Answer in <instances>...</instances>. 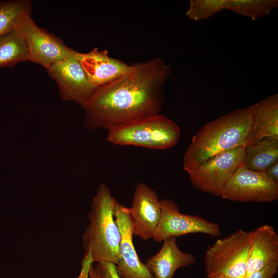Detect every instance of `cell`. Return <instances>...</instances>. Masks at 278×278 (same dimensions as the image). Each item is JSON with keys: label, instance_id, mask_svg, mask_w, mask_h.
<instances>
[{"label": "cell", "instance_id": "cell-25", "mask_svg": "<svg viewBox=\"0 0 278 278\" xmlns=\"http://www.w3.org/2000/svg\"><path fill=\"white\" fill-rule=\"evenodd\" d=\"M264 172L269 179L278 183V161L271 164Z\"/></svg>", "mask_w": 278, "mask_h": 278}, {"label": "cell", "instance_id": "cell-24", "mask_svg": "<svg viewBox=\"0 0 278 278\" xmlns=\"http://www.w3.org/2000/svg\"><path fill=\"white\" fill-rule=\"evenodd\" d=\"M93 263L91 253L84 254L81 260V270L77 278H89L90 270Z\"/></svg>", "mask_w": 278, "mask_h": 278}, {"label": "cell", "instance_id": "cell-22", "mask_svg": "<svg viewBox=\"0 0 278 278\" xmlns=\"http://www.w3.org/2000/svg\"><path fill=\"white\" fill-rule=\"evenodd\" d=\"M94 268L99 278H120L112 263H97Z\"/></svg>", "mask_w": 278, "mask_h": 278}, {"label": "cell", "instance_id": "cell-12", "mask_svg": "<svg viewBox=\"0 0 278 278\" xmlns=\"http://www.w3.org/2000/svg\"><path fill=\"white\" fill-rule=\"evenodd\" d=\"M128 213L133 236L144 240L152 238L161 216V200L157 192L145 183H139L135 187Z\"/></svg>", "mask_w": 278, "mask_h": 278}, {"label": "cell", "instance_id": "cell-26", "mask_svg": "<svg viewBox=\"0 0 278 278\" xmlns=\"http://www.w3.org/2000/svg\"><path fill=\"white\" fill-rule=\"evenodd\" d=\"M207 278H235L221 274H213L206 275Z\"/></svg>", "mask_w": 278, "mask_h": 278}, {"label": "cell", "instance_id": "cell-20", "mask_svg": "<svg viewBox=\"0 0 278 278\" xmlns=\"http://www.w3.org/2000/svg\"><path fill=\"white\" fill-rule=\"evenodd\" d=\"M32 10L30 0H11L0 2V36L14 30L21 14Z\"/></svg>", "mask_w": 278, "mask_h": 278}, {"label": "cell", "instance_id": "cell-17", "mask_svg": "<svg viewBox=\"0 0 278 278\" xmlns=\"http://www.w3.org/2000/svg\"><path fill=\"white\" fill-rule=\"evenodd\" d=\"M278 161V140L269 138L252 142L245 147L244 165L248 168L264 172Z\"/></svg>", "mask_w": 278, "mask_h": 278}, {"label": "cell", "instance_id": "cell-19", "mask_svg": "<svg viewBox=\"0 0 278 278\" xmlns=\"http://www.w3.org/2000/svg\"><path fill=\"white\" fill-rule=\"evenodd\" d=\"M277 6V0H228L225 9L255 20L269 15Z\"/></svg>", "mask_w": 278, "mask_h": 278}, {"label": "cell", "instance_id": "cell-1", "mask_svg": "<svg viewBox=\"0 0 278 278\" xmlns=\"http://www.w3.org/2000/svg\"><path fill=\"white\" fill-rule=\"evenodd\" d=\"M132 65L130 72L97 87L82 107L85 125L91 130H109L159 113L170 66L159 57Z\"/></svg>", "mask_w": 278, "mask_h": 278}, {"label": "cell", "instance_id": "cell-27", "mask_svg": "<svg viewBox=\"0 0 278 278\" xmlns=\"http://www.w3.org/2000/svg\"><path fill=\"white\" fill-rule=\"evenodd\" d=\"M89 278H98L97 274L95 272L94 267L92 266L90 270Z\"/></svg>", "mask_w": 278, "mask_h": 278}, {"label": "cell", "instance_id": "cell-23", "mask_svg": "<svg viewBox=\"0 0 278 278\" xmlns=\"http://www.w3.org/2000/svg\"><path fill=\"white\" fill-rule=\"evenodd\" d=\"M277 269L278 262H275L253 272L246 278H274Z\"/></svg>", "mask_w": 278, "mask_h": 278}, {"label": "cell", "instance_id": "cell-15", "mask_svg": "<svg viewBox=\"0 0 278 278\" xmlns=\"http://www.w3.org/2000/svg\"><path fill=\"white\" fill-rule=\"evenodd\" d=\"M275 262H278V235L272 225L263 224L252 231L245 278Z\"/></svg>", "mask_w": 278, "mask_h": 278}, {"label": "cell", "instance_id": "cell-3", "mask_svg": "<svg viewBox=\"0 0 278 278\" xmlns=\"http://www.w3.org/2000/svg\"><path fill=\"white\" fill-rule=\"evenodd\" d=\"M115 201L108 186L100 184L82 236L84 254L90 253L93 263H117L120 234L114 216Z\"/></svg>", "mask_w": 278, "mask_h": 278}, {"label": "cell", "instance_id": "cell-9", "mask_svg": "<svg viewBox=\"0 0 278 278\" xmlns=\"http://www.w3.org/2000/svg\"><path fill=\"white\" fill-rule=\"evenodd\" d=\"M161 216L152 238L162 242L169 237L193 233H202L213 237L220 235L218 224L197 215L184 214L172 200H161Z\"/></svg>", "mask_w": 278, "mask_h": 278}, {"label": "cell", "instance_id": "cell-10", "mask_svg": "<svg viewBox=\"0 0 278 278\" xmlns=\"http://www.w3.org/2000/svg\"><path fill=\"white\" fill-rule=\"evenodd\" d=\"M75 52L72 49L65 59L55 63L46 71L57 83L63 100L74 101L83 107L97 87L89 81Z\"/></svg>", "mask_w": 278, "mask_h": 278}, {"label": "cell", "instance_id": "cell-11", "mask_svg": "<svg viewBox=\"0 0 278 278\" xmlns=\"http://www.w3.org/2000/svg\"><path fill=\"white\" fill-rule=\"evenodd\" d=\"M114 216L120 234L115 265L117 274L120 278H153L145 264L141 261L134 247L128 207L115 200Z\"/></svg>", "mask_w": 278, "mask_h": 278}, {"label": "cell", "instance_id": "cell-5", "mask_svg": "<svg viewBox=\"0 0 278 278\" xmlns=\"http://www.w3.org/2000/svg\"><path fill=\"white\" fill-rule=\"evenodd\" d=\"M251 238L252 231L240 229L216 240L205 252L203 262L206 275L245 278Z\"/></svg>", "mask_w": 278, "mask_h": 278}, {"label": "cell", "instance_id": "cell-6", "mask_svg": "<svg viewBox=\"0 0 278 278\" xmlns=\"http://www.w3.org/2000/svg\"><path fill=\"white\" fill-rule=\"evenodd\" d=\"M31 13V10H29L21 14L14 30L26 43L29 61L37 63L47 70L55 63L65 59L72 48L61 39L38 26Z\"/></svg>", "mask_w": 278, "mask_h": 278}, {"label": "cell", "instance_id": "cell-14", "mask_svg": "<svg viewBox=\"0 0 278 278\" xmlns=\"http://www.w3.org/2000/svg\"><path fill=\"white\" fill-rule=\"evenodd\" d=\"M160 250L146 260L145 265L153 278H172L176 271L193 264L195 256L181 250L176 237H169L163 241Z\"/></svg>", "mask_w": 278, "mask_h": 278}, {"label": "cell", "instance_id": "cell-2", "mask_svg": "<svg viewBox=\"0 0 278 278\" xmlns=\"http://www.w3.org/2000/svg\"><path fill=\"white\" fill-rule=\"evenodd\" d=\"M252 117L249 107L235 110L204 126L192 138L183 158L189 175L205 160L219 153L245 147L252 139Z\"/></svg>", "mask_w": 278, "mask_h": 278}, {"label": "cell", "instance_id": "cell-18", "mask_svg": "<svg viewBox=\"0 0 278 278\" xmlns=\"http://www.w3.org/2000/svg\"><path fill=\"white\" fill-rule=\"evenodd\" d=\"M29 61L26 43L14 30L0 36V67Z\"/></svg>", "mask_w": 278, "mask_h": 278}, {"label": "cell", "instance_id": "cell-21", "mask_svg": "<svg viewBox=\"0 0 278 278\" xmlns=\"http://www.w3.org/2000/svg\"><path fill=\"white\" fill-rule=\"evenodd\" d=\"M228 2V0H190L185 15L196 21L207 19L225 9Z\"/></svg>", "mask_w": 278, "mask_h": 278}, {"label": "cell", "instance_id": "cell-13", "mask_svg": "<svg viewBox=\"0 0 278 278\" xmlns=\"http://www.w3.org/2000/svg\"><path fill=\"white\" fill-rule=\"evenodd\" d=\"M75 56L89 81L96 87L110 83L133 70L132 65L112 58L107 50L97 47L86 53L76 51Z\"/></svg>", "mask_w": 278, "mask_h": 278}, {"label": "cell", "instance_id": "cell-16", "mask_svg": "<svg viewBox=\"0 0 278 278\" xmlns=\"http://www.w3.org/2000/svg\"><path fill=\"white\" fill-rule=\"evenodd\" d=\"M249 107L252 117V142L265 138L278 140V94Z\"/></svg>", "mask_w": 278, "mask_h": 278}, {"label": "cell", "instance_id": "cell-7", "mask_svg": "<svg viewBox=\"0 0 278 278\" xmlns=\"http://www.w3.org/2000/svg\"><path fill=\"white\" fill-rule=\"evenodd\" d=\"M220 197L241 202H271L278 199V183L242 163L225 183Z\"/></svg>", "mask_w": 278, "mask_h": 278}, {"label": "cell", "instance_id": "cell-8", "mask_svg": "<svg viewBox=\"0 0 278 278\" xmlns=\"http://www.w3.org/2000/svg\"><path fill=\"white\" fill-rule=\"evenodd\" d=\"M245 147H236L217 154L203 162L189 174L192 184L197 189L220 197L225 183L244 163Z\"/></svg>", "mask_w": 278, "mask_h": 278}, {"label": "cell", "instance_id": "cell-28", "mask_svg": "<svg viewBox=\"0 0 278 278\" xmlns=\"http://www.w3.org/2000/svg\"><path fill=\"white\" fill-rule=\"evenodd\" d=\"M99 278V277H98Z\"/></svg>", "mask_w": 278, "mask_h": 278}, {"label": "cell", "instance_id": "cell-4", "mask_svg": "<svg viewBox=\"0 0 278 278\" xmlns=\"http://www.w3.org/2000/svg\"><path fill=\"white\" fill-rule=\"evenodd\" d=\"M181 130L167 116L159 113L144 117L108 130V141L120 146L163 150L175 146Z\"/></svg>", "mask_w": 278, "mask_h": 278}]
</instances>
